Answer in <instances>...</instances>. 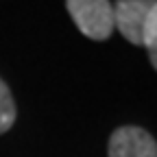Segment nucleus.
<instances>
[{
    "label": "nucleus",
    "mask_w": 157,
    "mask_h": 157,
    "mask_svg": "<svg viewBox=\"0 0 157 157\" xmlns=\"http://www.w3.org/2000/svg\"><path fill=\"white\" fill-rule=\"evenodd\" d=\"M68 13L85 37L103 42L113 33V5L109 0H66Z\"/></svg>",
    "instance_id": "nucleus-1"
},
{
    "label": "nucleus",
    "mask_w": 157,
    "mask_h": 157,
    "mask_svg": "<svg viewBox=\"0 0 157 157\" xmlns=\"http://www.w3.org/2000/svg\"><path fill=\"white\" fill-rule=\"evenodd\" d=\"M157 0H118L113 5V26L133 46L144 44V31Z\"/></svg>",
    "instance_id": "nucleus-2"
},
{
    "label": "nucleus",
    "mask_w": 157,
    "mask_h": 157,
    "mask_svg": "<svg viewBox=\"0 0 157 157\" xmlns=\"http://www.w3.org/2000/svg\"><path fill=\"white\" fill-rule=\"evenodd\" d=\"M109 157H157L155 137L142 127H120L116 129L107 144Z\"/></svg>",
    "instance_id": "nucleus-3"
},
{
    "label": "nucleus",
    "mask_w": 157,
    "mask_h": 157,
    "mask_svg": "<svg viewBox=\"0 0 157 157\" xmlns=\"http://www.w3.org/2000/svg\"><path fill=\"white\" fill-rule=\"evenodd\" d=\"M15 122V103L7 87V83L0 78V133H5Z\"/></svg>",
    "instance_id": "nucleus-4"
},
{
    "label": "nucleus",
    "mask_w": 157,
    "mask_h": 157,
    "mask_svg": "<svg viewBox=\"0 0 157 157\" xmlns=\"http://www.w3.org/2000/svg\"><path fill=\"white\" fill-rule=\"evenodd\" d=\"M146 50H148V59L153 68L157 70V5L148 17V24H146V31H144V44H142Z\"/></svg>",
    "instance_id": "nucleus-5"
}]
</instances>
